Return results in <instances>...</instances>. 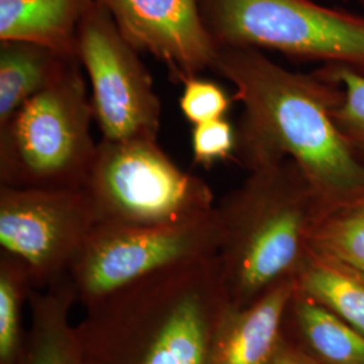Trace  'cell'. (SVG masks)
Returning <instances> with one entry per match:
<instances>
[{
	"label": "cell",
	"instance_id": "obj_16",
	"mask_svg": "<svg viewBox=\"0 0 364 364\" xmlns=\"http://www.w3.org/2000/svg\"><path fill=\"white\" fill-rule=\"evenodd\" d=\"M299 335L326 364H364V335L299 290L290 304Z\"/></svg>",
	"mask_w": 364,
	"mask_h": 364
},
{
	"label": "cell",
	"instance_id": "obj_1",
	"mask_svg": "<svg viewBox=\"0 0 364 364\" xmlns=\"http://www.w3.org/2000/svg\"><path fill=\"white\" fill-rule=\"evenodd\" d=\"M212 72L234 85L243 107L235 156L245 169L291 159L329 209L364 195V161L333 119L338 82L291 72L252 48L219 46Z\"/></svg>",
	"mask_w": 364,
	"mask_h": 364
},
{
	"label": "cell",
	"instance_id": "obj_19",
	"mask_svg": "<svg viewBox=\"0 0 364 364\" xmlns=\"http://www.w3.org/2000/svg\"><path fill=\"white\" fill-rule=\"evenodd\" d=\"M317 72L340 84L343 96L333 119L344 139L364 161V75L344 66H321Z\"/></svg>",
	"mask_w": 364,
	"mask_h": 364
},
{
	"label": "cell",
	"instance_id": "obj_8",
	"mask_svg": "<svg viewBox=\"0 0 364 364\" xmlns=\"http://www.w3.org/2000/svg\"><path fill=\"white\" fill-rule=\"evenodd\" d=\"M138 53L105 6L93 0L78 27L77 58L91 82L102 139H158L161 100Z\"/></svg>",
	"mask_w": 364,
	"mask_h": 364
},
{
	"label": "cell",
	"instance_id": "obj_7",
	"mask_svg": "<svg viewBox=\"0 0 364 364\" xmlns=\"http://www.w3.org/2000/svg\"><path fill=\"white\" fill-rule=\"evenodd\" d=\"M223 227L218 209L169 225L96 224L68 279L84 309L123 287L182 263L219 254Z\"/></svg>",
	"mask_w": 364,
	"mask_h": 364
},
{
	"label": "cell",
	"instance_id": "obj_17",
	"mask_svg": "<svg viewBox=\"0 0 364 364\" xmlns=\"http://www.w3.org/2000/svg\"><path fill=\"white\" fill-rule=\"evenodd\" d=\"M34 289L33 278L22 260L0 254V364H18L26 332L22 314Z\"/></svg>",
	"mask_w": 364,
	"mask_h": 364
},
{
	"label": "cell",
	"instance_id": "obj_10",
	"mask_svg": "<svg viewBox=\"0 0 364 364\" xmlns=\"http://www.w3.org/2000/svg\"><path fill=\"white\" fill-rule=\"evenodd\" d=\"M138 52L151 54L183 84L210 69L219 52L200 0H97Z\"/></svg>",
	"mask_w": 364,
	"mask_h": 364
},
{
	"label": "cell",
	"instance_id": "obj_6",
	"mask_svg": "<svg viewBox=\"0 0 364 364\" xmlns=\"http://www.w3.org/2000/svg\"><path fill=\"white\" fill-rule=\"evenodd\" d=\"M219 46L274 50L364 75V16L314 0H200Z\"/></svg>",
	"mask_w": 364,
	"mask_h": 364
},
{
	"label": "cell",
	"instance_id": "obj_11",
	"mask_svg": "<svg viewBox=\"0 0 364 364\" xmlns=\"http://www.w3.org/2000/svg\"><path fill=\"white\" fill-rule=\"evenodd\" d=\"M297 291L296 277L246 306L231 302L216 331L209 364H270L285 343L284 321Z\"/></svg>",
	"mask_w": 364,
	"mask_h": 364
},
{
	"label": "cell",
	"instance_id": "obj_15",
	"mask_svg": "<svg viewBox=\"0 0 364 364\" xmlns=\"http://www.w3.org/2000/svg\"><path fill=\"white\" fill-rule=\"evenodd\" d=\"M299 293L316 299L364 335V274L311 248L296 274Z\"/></svg>",
	"mask_w": 364,
	"mask_h": 364
},
{
	"label": "cell",
	"instance_id": "obj_5",
	"mask_svg": "<svg viewBox=\"0 0 364 364\" xmlns=\"http://www.w3.org/2000/svg\"><path fill=\"white\" fill-rule=\"evenodd\" d=\"M82 188L97 224L169 225L216 209L208 183L180 169L158 139H102Z\"/></svg>",
	"mask_w": 364,
	"mask_h": 364
},
{
	"label": "cell",
	"instance_id": "obj_9",
	"mask_svg": "<svg viewBox=\"0 0 364 364\" xmlns=\"http://www.w3.org/2000/svg\"><path fill=\"white\" fill-rule=\"evenodd\" d=\"M96 224L82 186L0 185V247L26 264L34 289L68 275Z\"/></svg>",
	"mask_w": 364,
	"mask_h": 364
},
{
	"label": "cell",
	"instance_id": "obj_4",
	"mask_svg": "<svg viewBox=\"0 0 364 364\" xmlns=\"http://www.w3.org/2000/svg\"><path fill=\"white\" fill-rule=\"evenodd\" d=\"M93 108L78 60L0 126V185L81 188L97 144Z\"/></svg>",
	"mask_w": 364,
	"mask_h": 364
},
{
	"label": "cell",
	"instance_id": "obj_23",
	"mask_svg": "<svg viewBox=\"0 0 364 364\" xmlns=\"http://www.w3.org/2000/svg\"><path fill=\"white\" fill-rule=\"evenodd\" d=\"M358 1H359V3H360V4L364 7V0H358Z\"/></svg>",
	"mask_w": 364,
	"mask_h": 364
},
{
	"label": "cell",
	"instance_id": "obj_12",
	"mask_svg": "<svg viewBox=\"0 0 364 364\" xmlns=\"http://www.w3.org/2000/svg\"><path fill=\"white\" fill-rule=\"evenodd\" d=\"M92 1L0 0V42H28L77 58L78 27Z\"/></svg>",
	"mask_w": 364,
	"mask_h": 364
},
{
	"label": "cell",
	"instance_id": "obj_2",
	"mask_svg": "<svg viewBox=\"0 0 364 364\" xmlns=\"http://www.w3.org/2000/svg\"><path fill=\"white\" fill-rule=\"evenodd\" d=\"M228 305L218 255L150 275L84 309L80 364H209Z\"/></svg>",
	"mask_w": 364,
	"mask_h": 364
},
{
	"label": "cell",
	"instance_id": "obj_3",
	"mask_svg": "<svg viewBox=\"0 0 364 364\" xmlns=\"http://www.w3.org/2000/svg\"><path fill=\"white\" fill-rule=\"evenodd\" d=\"M223 242L218 254L230 302L246 306L293 278L329 210L291 159L250 170L246 181L216 205Z\"/></svg>",
	"mask_w": 364,
	"mask_h": 364
},
{
	"label": "cell",
	"instance_id": "obj_14",
	"mask_svg": "<svg viewBox=\"0 0 364 364\" xmlns=\"http://www.w3.org/2000/svg\"><path fill=\"white\" fill-rule=\"evenodd\" d=\"M72 60L77 58L28 42H0V126L45 90Z\"/></svg>",
	"mask_w": 364,
	"mask_h": 364
},
{
	"label": "cell",
	"instance_id": "obj_22",
	"mask_svg": "<svg viewBox=\"0 0 364 364\" xmlns=\"http://www.w3.org/2000/svg\"><path fill=\"white\" fill-rule=\"evenodd\" d=\"M270 364H318V362L311 355L287 344L285 341Z\"/></svg>",
	"mask_w": 364,
	"mask_h": 364
},
{
	"label": "cell",
	"instance_id": "obj_18",
	"mask_svg": "<svg viewBox=\"0 0 364 364\" xmlns=\"http://www.w3.org/2000/svg\"><path fill=\"white\" fill-rule=\"evenodd\" d=\"M312 250L364 274V195L326 210L313 232Z\"/></svg>",
	"mask_w": 364,
	"mask_h": 364
},
{
	"label": "cell",
	"instance_id": "obj_21",
	"mask_svg": "<svg viewBox=\"0 0 364 364\" xmlns=\"http://www.w3.org/2000/svg\"><path fill=\"white\" fill-rule=\"evenodd\" d=\"M236 142V130L225 117L196 124L192 130L193 159L209 169L219 161L232 158Z\"/></svg>",
	"mask_w": 364,
	"mask_h": 364
},
{
	"label": "cell",
	"instance_id": "obj_13",
	"mask_svg": "<svg viewBox=\"0 0 364 364\" xmlns=\"http://www.w3.org/2000/svg\"><path fill=\"white\" fill-rule=\"evenodd\" d=\"M75 291L68 277L42 289H33L30 326L18 364H80L76 324L70 320Z\"/></svg>",
	"mask_w": 364,
	"mask_h": 364
},
{
	"label": "cell",
	"instance_id": "obj_20",
	"mask_svg": "<svg viewBox=\"0 0 364 364\" xmlns=\"http://www.w3.org/2000/svg\"><path fill=\"white\" fill-rule=\"evenodd\" d=\"M182 87L180 109L193 126L225 117L232 103L219 84L200 76L186 80Z\"/></svg>",
	"mask_w": 364,
	"mask_h": 364
}]
</instances>
